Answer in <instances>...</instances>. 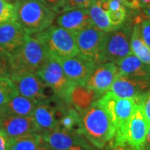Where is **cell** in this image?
<instances>
[{"label":"cell","instance_id":"cell-40","mask_svg":"<svg viewBox=\"0 0 150 150\" xmlns=\"http://www.w3.org/2000/svg\"><path fill=\"white\" fill-rule=\"evenodd\" d=\"M138 2L140 6V8L150 5V0H138Z\"/></svg>","mask_w":150,"mask_h":150},{"label":"cell","instance_id":"cell-13","mask_svg":"<svg viewBox=\"0 0 150 150\" xmlns=\"http://www.w3.org/2000/svg\"><path fill=\"white\" fill-rule=\"evenodd\" d=\"M150 89V79L118 74L109 91L122 98L139 100Z\"/></svg>","mask_w":150,"mask_h":150},{"label":"cell","instance_id":"cell-1","mask_svg":"<svg viewBox=\"0 0 150 150\" xmlns=\"http://www.w3.org/2000/svg\"><path fill=\"white\" fill-rule=\"evenodd\" d=\"M78 132L98 149L104 148L114 137L115 125L111 116L98 99L80 113Z\"/></svg>","mask_w":150,"mask_h":150},{"label":"cell","instance_id":"cell-22","mask_svg":"<svg viewBox=\"0 0 150 150\" xmlns=\"http://www.w3.org/2000/svg\"><path fill=\"white\" fill-rule=\"evenodd\" d=\"M58 128L67 131H78L80 123V113L74 108L57 110Z\"/></svg>","mask_w":150,"mask_h":150},{"label":"cell","instance_id":"cell-17","mask_svg":"<svg viewBox=\"0 0 150 150\" xmlns=\"http://www.w3.org/2000/svg\"><path fill=\"white\" fill-rule=\"evenodd\" d=\"M28 36L17 23H8L0 26V51L9 55L25 41Z\"/></svg>","mask_w":150,"mask_h":150},{"label":"cell","instance_id":"cell-41","mask_svg":"<svg viewBox=\"0 0 150 150\" xmlns=\"http://www.w3.org/2000/svg\"><path fill=\"white\" fill-rule=\"evenodd\" d=\"M7 2H8V3H10L12 4H13V5H15L17 3H18L19 1H21V0H6Z\"/></svg>","mask_w":150,"mask_h":150},{"label":"cell","instance_id":"cell-36","mask_svg":"<svg viewBox=\"0 0 150 150\" xmlns=\"http://www.w3.org/2000/svg\"><path fill=\"white\" fill-rule=\"evenodd\" d=\"M8 149V138L0 129V150Z\"/></svg>","mask_w":150,"mask_h":150},{"label":"cell","instance_id":"cell-12","mask_svg":"<svg viewBox=\"0 0 150 150\" xmlns=\"http://www.w3.org/2000/svg\"><path fill=\"white\" fill-rule=\"evenodd\" d=\"M118 74V67L114 62L98 64L93 70L85 87L97 95H103L109 91Z\"/></svg>","mask_w":150,"mask_h":150},{"label":"cell","instance_id":"cell-31","mask_svg":"<svg viewBox=\"0 0 150 150\" xmlns=\"http://www.w3.org/2000/svg\"><path fill=\"white\" fill-rule=\"evenodd\" d=\"M138 103L141 105L145 118L150 126V89L142 98H140Z\"/></svg>","mask_w":150,"mask_h":150},{"label":"cell","instance_id":"cell-18","mask_svg":"<svg viewBox=\"0 0 150 150\" xmlns=\"http://www.w3.org/2000/svg\"><path fill=\"white\" fill-rule=\"evenodd\" d=\"M32 117L39 134L59 129L57 108L49 104L47 100L38 103Z\"/></svg>","mask_w":150,"mask_h":150},{"label":"cell","instance_id":"cell-10","mask_svg":"<svg viewBox=\"0 0 150 150\" xmlns=\"http://www.w3.org/2000/svg\"><path fill=\"white\" fill-rule=\"evenodd\" d=\"M149 123H148L142 107L138 103L130 118L125 132V144L133 150H144Z\"/></svg>","mask_w":150,"mask_h":150},{"label":"cell","instance_id":"cell-19","mask_svg":"<svg viewBox=\"0 0 150 150\" xmlns=\"http://www.w3.org/2000/svg\"><path fill=\"white\" fill-rule=\"evenodd\" d=\"M115 64L119 75L150 79V66L144 64L134 54H129Z\"/></svg>","mask_w":150,"mask_h":150},{"label":"cell","instance_id":"cell-20","mask_svg":"<svg viewBox=\"0 0 150 150\" xmlns=\"http://www.w3.org/2000/svg\"><path fill=\"white\" fill-rule=\"evenodd\" d=\"M38 103L16 93L9 101L0 108V113H8L24 117H32Z\"/></svg>","mask_w":150,"mask_h":150},{"label":"cell","instance_id":"cell-4","mask_svg":"<svg viewBox=\"0 0 150 150\" xmlns=\"http://www.w3.org/2000/svg\"><path fill=\"white\" fill-rule=\"evenodd\" d=\"M98 101L106 108L116 128L114 137L110 143L115 145H127L125 144L126 128L138 104V100L118 98L108 91Z\"/></svg>","mask_w":150,"mask_h":150},{"label":"cell","instance_id":"cell-3","mask_svg":"<svg viewBox=\"0 0 150 150\" xmlns=\"http://www.w3.org/2000/svg\"><path fill=\"white\" fill-rule=\"evenodd\" d=\"M14 6L17 23L28 34L47 29L57 16V13L35 0H21Z\"/></svg>","mask_w":150,"mask_h":150},{"label":"cell","instance_id":"cell-2","mask_svg":"<svg viewBox=\"0 0 150 150\" xmlns=\"http://www.w3.org/2000/svg\"><path fill=\"white\" fill-rule=\"evenodd\" d=\"M50 56L45 45L34 35L28 34L25 41L8 55L11 74L14 73L37 74Z\"/></svg>","mask_w":150,"mask_h":150},{"label":"cell","instance_id":"cell-25","mask_svg":"<svg viewBox=\"0 0 150 150\" xmlns=\"http://www.w3.org/2000/svg\"><path fill=\"white\" fill-rule=\"evenodd\" d=\"M16 93V88L9 77L0 79V108L9 101Z\"/></svg>","mask_w":150,"mask_h":150},{"label":"cell","instance_id":"cell-7","mask_svg":"<svg viewBox=\"0 0 150 150\" xmlns=\"http://www.w3.org/2000/svg\"><path fill=\"white\" fill-rule=\"evenodd\" d=\"M132 28L129 26H121L105 33L103 41L102 63H116L132 54L130 44Z\"/></svg>","mask_w":150,"mask_h":150},{"label":"cell","instance_id":"cell-28","mask_svg":"<svg viewBox=\"0 0 150 150\" xmlns=\"http://www.w3.org/2000/svg\"><path fill=\"white\" fill-rule=\"evenodd\" d=\"M135 23L138 24L140 36L144 43L150 48V19L142 18L139 21L137 20Z\"/></svg>","mask_w":150,"mask_h":150},{"label":"cell","instance_id":"cell-23","mask_svg":"<svg viewBox=\"0 0 150 150\" xmlns=\"http://www.w3.org/2000/svg\"><path fill=\"white\" fill-rule=\"evenodd\" d=\"M130 44L132 54L138 57L144 64L150 66V48L140 36L139 29L137 23H135L132 28Z\"/></svg>","mask_w":150,"mask_h":150},{"label":"cell","instance_id":"cell-26","mask_svg":"<svg viewBox=\"0 0 150 150\" xmlns=\"http://www.w3.org/2000/svg\"><path fill=\"white\" fill-rule=\"evenodd\" d=\"M15 6L6 0H0V26L16 21Z\"/></svg>","mask_w":150,"mask_h":150},{"label":"cell","instance_id":"cell-14","mask_svg":"<svg viewBox=\"0 0 150 150\" xmlns=\"http://www.w3.org/2000/svg\"><path fill=\"white\" fill-rule=\"evenodd\" d=\"M0 129L8 139L21 137L38 130L33 117H24L8 113H0Z\"/></svg>","mask_w":150,"mask_h":150},{"label":"cell","instance_id":"cell-38","mask_svg":"<svg viewBox=\"0 0 150 150\" xmlns=\"http://www.w3.org/2000/svg\"><path fill=\"white\" fill-rule=\"evenodd\" d=\"M43 139V138H42ZM36 150H52L51 149H50V147L48 146L44 141H43V139H42V141H41V143H40V144H39V146L38 147V149Z\"/></svg>","mask_w":150,"mask_h":150},{"label":"cell","instance_id":"cell-29","mask_svg":"<svg viewBox=\"0 0 150 150\" xmlns=\"http://www.w3.org/2000/svg\"><path fill=\"white\" fill-rule=\"evenodd\" d=\"M95 0H64V11L74 8H88Z\"/></svg>","mask_w":150,"mask_h":150},{"label":"cell","instance_id":"cell-30","mask_svg":"<svg viewBox=\"0 0 150 150\" xmlns=\"http://www.w3.org/2000/svg\"><path fill=\"white\" fill-rule=\"evenodd\" d=\"M11 68L9 57L8 54L0 51V79L4 77H10Z\"/></svg>","mask_w":150,"mask_h":150},{"label":"cell","instance_id":"cell-15","mask_svg":"<svg viewBox=\"0 0 150 150\" xmlns=\"http://www.w3.org/2000/svg\"><path fill=\"white\" fill-rule=\"evenodd\" d=\"M56 23L74 34L93 26L88 8H74L64 11L57 17Z\"/></svg>","mask_w":150,"mask_h":150},{"label":"cell","instance_id":"cell-34","mask_svg":"<svg viewBox=\"0 0 150 150\" xmlns=\"http://www.w3.org/2000/svg\"><path fill=\"white\" fill-rule=\"evenodd\" d=\"M123 4L125 7H128L132 9H140V6L139 4L138 0H117Z\"/></svg>","mask_w":150,"mask_h":150},{"label":"cell","instance_id":"cell-37","mask_svg":"<svg viewBox=\"0 0 150 150\" xmlns=\"http://www.w3.org/2000/svg\"><path fill=\"white\" fill-rule=\"evenodd\" d=\"M141 12L143 13V15L144 17V18H149L150 19V5L146 6L144 8H141Z\"/></svg>","mask_w":150,"mask_h":150},{"label":"cell","instance_id":"cell-8","mask_svg":"<svg viewBox=\"0 0 150 150\" xmlns=\"http://www.w3.org/2000/svg\"><path fill=\"white\" fill-rule=\"evenodd\" d=\"M105 32L93 25L74 34L79 54L96 64L102 63V47Z\"/></svg>","mask_w":150,"mask_h":150},{"label":"cell","instance_id":"cell-9","mask_svg":"<svg viewBox=\"0 0 150 150\" xmlns=\"http://www.w3.org/2000/svg\"><path fill=\"white\" fill-rule=\"evenodd\" d=\"M22 96L33 99L37 103L47 100L46 85L35 73H14L9 77Z\"/></svg>","mask_w":150,"mask_h":150},{"label":"cell","instance_id":"cell-33","mask_svg":"<svg viewBox=\"0 0 150 150\" xmlns=\"http://www.w3.org/2000/svg\"><path fill=\"white\" fill-rule=\"evenodd\" d=\"M68 150H96L95 147H93V145L88 141L85 140L83 142H82L80 144L73 146L72 148H70Z\"/></svg>","mask_w":150,"mask_h":150},{"label":"cell","instance_id":"cell-16","mask_svg":"<svg viewBox=\"0 0 150 150\" xmlns=\"http://www.w3.org/2000/svg\"><path fill=\"white\" fill-rule=\"evenodd\" d=\"M40 134L43 141L52 150H68L87 140L78 131H67L60 129L43 132Z\"/></svg>","mask_w":150,"mask_h":150},{"label":"cell","instance_id":"cell-32","mask_svg":"<svg viewBox=\"0 0 150 150\" xmlns=\"http://www.w3.org/2000/svg\"><path fill=\"white\" fill-rule=\"evenodd\" d=\"M45 6H47L50 9H52L57 13L64 12V0H35Z\"/></svg>","mask_w":150,"mask_h":150},{"label":"cell","instance_id":"cell-11","mask_svg":"<svg viewBox=\"0 0 150 150\" xmlns=\"http://www.w3.org/2000/svg\"><path fill=\"white\" fill-rule=\"evenodd\" d=\"M58 59L67 78L77 86H85L89 76L97 65L80 54Z\"/></svg>","mask_w":150,"mask_h":150},{"label":"cell","instance_id":"cell-27","mask_svg":"<svg viewBox=\"0 0 150 150\" xmlns=\"http://www.w3.org/2000/svg\"><path fill=\"white\" fill-rule=\"evenodd\" d=\"M107 14L112 27L113 29H115L123 26V23L127 18V11L125 8H123L119 10L107 11Z\"/></svg>","mask_w":150,"mask_h":150},{"label":"cell","instance_id":"cell-5","mask_svg":"<svg viewBox=\"0 0 150 150\" xmlns=\"http://www.w3.org/2000/svg\"><path fill=\"white\" fill-rule=\"evenodd\" d=\"M33 35L39 39L49 54L57 59L79 54L74 34L58 25H51L47 29Z\"/></svg>","mask_w":150,"mask_h":150},{"label":"cell","instance_id":"cell-6","mask_svg":"<svg viewBox=\"0 0 150 150\" xmlns=\"http://www.w3.org/2000/svg\"><path fill=\"white\" fill-rule=\"evenodd\" d=\"M41 80L50 88L55 95L67 103H71V98L76 84L67 78L62 65L56 57L50 56L46 64L37 72Z\"/></svg>","mask_w":150,"mask_h":150},{"label":"cell","instance_id":"cell-35","mask_svg":"<svg viewBox=\"0 0 150 150\" xmlns=\"http://www.w3.org/2000/svg\"><path fill=\"white\" fill-rule=\"evenodd\" d=\"M103 149V150H133L128 145H115L110 142Z\"/></svg>","mask_w":150,"mask_h":150},{"label":"cell","instance_id":"cell-24","mask_svg":"<svg viewBox=\"0 0 150 150\" xmlns=\"http://www.w3.org/2000/svg\"><path fill=\"white\" fill-rule=\"evenodd\" d=\"M88 10L91 18L93 25L94 27L105 33L109 32L113 29L108 19L107 11L103 8L102 6L97 0L93 2V4L88 8Z\"/></svg>","mask_w":150,"mask_h":150},{"label":"cell","instance_id":"cell-21","mask_svg":"<svg viewBox=\"0 0 150 150\" xmlns=\"http://www.w3.org/2000/svg\"><path fill=\"white\" fill-rule=\"evenodd\" d=\"M39 133L33 132L21 137L8 139L7 150H36L42 141Z\"/></svg>","mask_w":150,"mask_h":150},{"label":"cell","instance_id":"cell-39","mask_svg":"<svg viewBox=\"0 0 150 150\" xmlns=\"http://www.w3.org/2000/svg\"><path fill=\"white\" fill-rule=\"evenodd\" d=\"M144 150H150V126L149 128V131H148V135H147V139H146V143H145Z\"/></svg>","mask_w":150,"mask_h":150}]
</instances>
